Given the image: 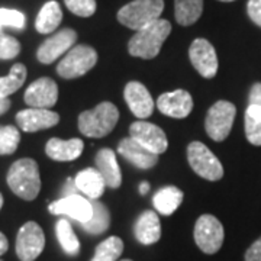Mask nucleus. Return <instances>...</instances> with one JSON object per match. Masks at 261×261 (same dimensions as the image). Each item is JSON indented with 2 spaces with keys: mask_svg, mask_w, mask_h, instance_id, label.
Instances as JSON below:
<instances>
[{
  "mask_svg": "<svg viewBox=\"0 0 261 261\" xmlns=\"http://www.w3.org/2000/svg\"><path fill=\"white\" fill-rule=\"evenodd\" d=\"M245 261H261V237L248 247L244 255Z\"/></svg>",
  "mask_w": 261,
  "mask_h": 261,
  "instance_id": "36",
  "label": "nucleus"
},
{
  "mask_svg": "<svg viewBox=\"0 0 261 261\" xmlns=\"http://www.w3.org/2000/svg\"><path fill=\"white\" fill-rule=\"evenodd\" d=\"M79 192L87 196L90 200H97L103 195L106 183L97 168H84L74 178Z\"/></svg>",
  "mask_w": 261,
  "mask_h": 261,
  "instance_id": "22",
  "label": "nucleus"
},
{
  "mask_svg": "<svg viewBox=\"0 0 261 261\" xmlns=\"http://www.w3.org/2000/svg\"><path fill=\"white\" fill-rule=\"evenodd\" d=\"M20 44L16 38L0 32V60H12L19 56Z\"/></svg>",
  "mask_w": 261,
  "mask_h": 261,
  "instance_id": "34",
  "label": "nucleus"
},
{
  "mask_svg": "<svg viewBox=\"0 0 261 261\" xmlns=\"http://www.w3.org/2000/svg\"><path fill=\"white\" fill-rule=\"evenodd\" d=\"M135 238L144 245L155 244L161 238V224L154 211H145L135 222Z\"/></svg>",
  "mask_w": 261,
  "mask_h": 261,
  "instance_id": "21",
  "label": "nucleus"
},
{
  "mask_svg": "<svg viewBox=\"0 0 261 261\" xmlns=\"http://www.w3.org/2000/svg\"><path fill=\"white\" fill-rule=\"evenodd\" d=\"M8 186L23 200H35L41 190V176L38 163L32 159H20L10 166L8 171Z\"/></svg>",
  "mask_w": 261,
  "mask_h": 261,
  "instance_id": "2",
  "label": "nucleus"
},
{
  "mask_svg": "<svg viewBox=\"0 0 261 261\" xmlns=\"http://www.w3.org/2000/svg\"><path fill=\"white\" fill-rule=\"evenodd\" d=\"M247 13H248V18L261 28V0H248Z\"/></svg>",
  "mask_w": 261,
  "mask_h": 261,
  "instance_id": "35",
  "label": "nucleus"
},
{
  "mask_svg": "<svg viewBox=\"0 0 261 261\" xmlns=\"http://www.w3.org/2000/svg\"><path fill=\"white\" fill-rule=\"evenodd\" d=\"M64 3L67 9L80 18L93 16L96 8H97L96 0H64Z\"/></svg>",
  "mask_w": 261,
  "mask_h": 261,
  "instance_id": "33",
  "label": "nucleus"
},
{
  "mask_svg": "<svg viewBox=\"0 0 261 261\" xmlns=\"http://www.w3.org/2000/svg\"><path fill=\"white\" fill-rule=\"evenodd\" d=\"M61 20H63V10L60 8L58 2L49 0L38 12L35 29L39 34H51L60 27Z\"/></svg>",
  "mask_w": 261,
  "mask_h": 261,
  "instance_id": "23",
  "label": "nucleus"
},
{
  "mask_svg": "<svg viewBox=\"0 0 261 261\" xmlns=\"http://www.w3.org/2000/svg\"><path fill=\"white\" fill-rule=\"evenodd\" d=\"M45 248V235L42 228L29 221L19 229L16 237V255L20 261H35Z\"/></svg>",
  "mask_w": 261,
  "mask_h": 261,
  "instance_id": "9",
  "label": "nucleus"
},
{
  "mask_svg": "<svg viewBox=\"0 0 261 261\" xmlns=\"http://www.w3.org/2000/svg\"><path fill=\"white\" fill-rule=\"evenodd\" d=\"M9 248V243H8V238L5 237V233L0 232V255H3L5 252L8 251Z\"/></svg>",
  "mask_w": 261,
  "mask_h": 261,
  "instance_id": "40",
  "label": "nucleus"
},
{
  "mask_svg": "<svg viewBox=\"0 0 261 261\" xmlns=\"http://www.w3.org/2000/svg\"><path fill=\"white\" fill-rule=\"evenodd\" d=\"M84 144L80 138H71L64 141L60 138H51L45 145V152L51 160L65 163L79 159L83 152Z\"/></svg>",
  "mask_w": 261,
  "mask_h": 261,
  "instance_id": "19",
  "label": "nucleus"
},
{
  "mask_svg": "<svg viewBox=\"0 0 261 261\" xmlns=\"http://www.w3.org/2000/svg\"><path fill=\"white\" fill-rule=\"evenodd\" d=\"M122 261H130V260H122Z\"/></svg>",
  "mask_w": 261,
  "mask_h": 261,
  "instance_id": "44",
  "label": "nucleus"
},
{
  "mask_svg": "<svg viewBox=\"0 0 261 261\" xmlns=\"http://www.w3.org/2000/svg\"><path fill=\"white\" fill-rule=\"evenodd\" d=\"M23 99L29 108L49 109L58 100V86L53 79L41 77L27 89Z\"/></svg>",
  "mask_w": 261,
  "mask_h": 261,
  "instance_id": "14",
  "label": "nucleus"
},
{
  "mask_svg": "<svg viewBox=\"0 0 261 261\" xmlns=\"http://www.w3.org/2000/svg\"><path fill=\"white\" fill-rule=\"evenodd\" d=\"M164 10V0H134L122 6L116 18L126 28L140 31L159 20Z\"/></svg>",
  "mask_w": 261,
  "mask_h": 261,
  "instance_id": "4",
  "label": "nucleus"
},
{
  "mask_svg": "<svg viewBox=\"0 0 261 261\" xmlns=\"http://www.w3.org/2000/svg\"><path fill=\"white\" fill-rule=\"evenodd\" d=\"M219 2H225V3H229V2H235V0H219Z\"/></svg>",
  "mask_w": 261,
  "mask_h": 261,
  "instance_id": "43",
  "label": "nucleus"
},
{
  "mask_svg": "<svg viewBox=\"0 0 261 261\" xmlns=\"http://www.w3.org/2000/svg\"><path fill=\"white\" fill-rule=\"evenodd\" d=\"M189 58L196 71L205 79H214L218 73V57L214 45L203 38H197L189 48Z\"/></svg>",
  "mask_w": 261,
  "mask_h": 261,
  "instance_id": "12",
  "label": "nucleus"
},
{
  "mask_svg": "<svg viewBox=\"0 0 261 261\" xmlns=\"http://www.w3.org/2000/svg\"><path fill=\"white\" fill-rule=\"evenodd\" d=\"M77 192H79V189H77V186H75L74 178H68V180L65 181L64 190H63V196L75 195Z\"/></svg>",
  "mask_w": 261,
  "mask_h": 261,
  "instance_id": "38",
  "label": "nucleus"
},
{
  "mask_svg": "<svg viewBox=\"0 0 261 261\" xmlns=\"http://www.w3.org/2000/svg\"><path fill=\"white\" fill-rule=\"evenodd\" d=\"M183 192L176 186H166L159 190L154 197L152 203L155 211L161 215H173L178 209V206L183 202Z\"/></svg>",
  "mask_w": 261,
  "mask_h": 261,
  "instance_id": "24",
  "label": "nucleus"
},
{
  "mask_svg": "<svg viewBox=\"0 0 261 261\" xmlns=\"http://www.w3.org/2000/svg\"><path fill=\"white\" fill-rule=\"evenodd\" d=\"M10 105L12 103H10L9 97H0V116L9 111Z\"/></svg>",
  "mask_w": 261,
  "mask_h": 261,
  "instance_id": "39",
  "label": "nucleus"
},
{
  "mask_svg": "<svg viewBox=\"0 0 261 261\" xmlns=\"http://www.w3.org/2000/svg\"><path fill=\"white\" fill-rule=\"evenodd\" d=\"M49 214L53 215H65L71 219H74L80 224L87 222L93 215V206L92 200L80 195L63 196L56 202L49 205Z\"/></svg>",
  "mask_w": 261,
  "mask_h": 261,
  "instance_id": "13",
  "label": "nucleus"
},
{
  "mask_svg": "<svg viewBox=\"0 0 261 261\" xmlns=\"http://www.w3.org/2000/svg\"><path fill=\"white\" fill-rule=\"evenodd\" d=\"M155 105L163 115L174 119H183L187 118L193 109V97L189 92L180 89L161 94Z\"/></svg>",
  "mask_w": 261,
  "mask_h": 261,
  "instance_id": "15",
  "label": "nucleus"
},
{
  "mask_svg": "<svg viewBox=\"0 0 261 261\" xmlns=\"http://www.w3.org/2000/svg\"><path fill=\"white\" fill-rule=\"evenodd\" d=\"M60 122V115L49 109L28 108L16 113V123L23 132L49 129Z\"/></svg>",
  "mask_w": 261,
  "mask_h": 261,
  "instance_id": "16",
  "label": "nucleus"
},
{
  "mask_svg": "<svg viewBox=\"0 0 261 261\" xmlns=\"http://www.w3.org/2000/svg\"><path fill=\"white\" fill-rule=\"evenodd\" d=\"M125 102L128 103L130 112L138 119H145L154 112V100L149 94L148 89L140 82H129L123 90Z\"/></svg>",
  "mask_w": 261,
  "mask_h": 261,
  "instance_id": "17",
  "label": "nucleus"
},
{
  "mask_svg": "<svg viewBox=\"0 0 261 261\" xmlns=\"http://www.w3.org/2000/svg\"><path fill=\"white\" fill-rule=\"evenodd\" d=\"M149 192V183L147 181H142L140 185V193L141 195H147Z\"/></svg>",
  "mask_w": 261,
  "mask_h": 261,
  "instance_id": "41",
  "label": "nucleus"
},
{
  "mask_svg": "<svg viewBox=\"0 0 261 261\" xmlns=\"http://www.w3.org/2000/svg\"><path fill=\"white\" fill-rule=\"evenodd\" d=\"M92 206H93V215L87 222L82 224V226L86 232L92 233V235H99V233L108 231V228L111 225V214H109L108 207L97 200H93Z\"/></svg>",
  "mask_w": 261,
  "mask_h": 261,
  "instance_id": "26",
  "label": "nucleus"
},
{
  "mask_svg": "<svg viewBox=\"0 0 261 261\" xmlns=\"http://www.w3.org/2000/svg\"><path fill=\"white\" fill-rule=\"evenodd\" d=\"M96 168L105 178L106 186L111 189H118L122 185V173L121 167L118 164L116 155L111 148H103L96 154Z\"/></svg>",
  "mask_w": 261,
  "mask_h": 261,
  "instance_id": "20",
  "label": "nucleus"
},
{
  "mask_svg": "<svg viewBox=\"0 0 261 261\" xmlns=\"http://www.w3.org/2000/svg\"><path fill=\"white\" fill-rule=\"evenodd\" d=\"M20 134L16 126L2 125L0 126V155H10L19 147Z\"/></svg>",
  "mask_w": 261,
  "mask_h": 261,
  "instance_id": "31",
  "label": "nucleus"
},
{
  "mask_svg": "<svg viewBox=\"0 0 261 261\" xmlns=\"http://www.w3.org/2000/svg\"><path fill=\"white\" fill-rule=\"evenodd\" d=\"M97 63L96 49L89 45H75L57 65V73L65 80H73L89 73Z\"/></svg>",
  "mask_w": 261,
  "mask_h": 261,
  "instance_id": "6",
  "label": "nucleus"
},
{
  "mask_svg": "<svg viewBox=\"0 0 261 261\" xmlns=\"http://www.w3.org/2000/svg\"><path fill=\"white\" fill-rule=\"evenodd\" d=\"M203 12V0H174V16L178 25L190 27Z\"/></svg>",
  "mask_w": 261,
  "mask_h": 261,
  "instance_id": "25",
  "label": "nucleus"
},
{
  "mask_svg": "<svg viewBox=\"0 0 261 261\" xmlns=\"http://www.w3.org/2000/svg\"><path fill=\"white\" fill-rule=\"evenodd\" d=\"M25 25H27V18L20 10L0 8V32L6 27L8 28L23 29Z\"/></svg>",
  "mask_w": 261,
  "mask_h": 261,
  "instance_id": "32",
  "label": "nucleus"
},
{
  "mask_svg": "<svg viewBox=\"0 0 261 261\" xmlns=\"http://www.w3.org/2000/svg\"><path fill=\"white\" fill-rule=\"evenodd\" d=\"M57 238L61 248L64 250L68 255H77L80 251V241L75 237L73 226L68 222V219H60L56 226Z\"/></svg>",
  "mask_w": 261,
  "mask_h": 261,
  "instance_id": "29",
  "label": "nucleus"
},
{
  "mask_svg": "<svg viewBox=\"0 0 261 261\" xmlns=\"http://www.w3.org/2000/svg\"><path fill=\"white\" fill-rule=\"evenodd\" d=\"M118 152L130 164L141 170H149L159 163V155L151 152L149 149L144 148L134 138H123L118 145Z\"/></svg>",
  "mask_w": 261,
  "mask_h": 261,
  "instance_id": "18",
  "label": "nucleus"
},
{
  "mask_svg": "<svg viewBox=\"0 0 261 261\" xmlns=\"http://www.w3.org/2000/svg\"><path fill=\"white\" fill-rule=\"evenodd\" d=\"M2 206H3V195L0 193V209H2Z\"/></svg>",
  "mask_w": 261,
  "mask_h": 261,
  "instance_id": "42",
  "label": "nucleus"
},
{
  "mask_svg": "<svg viewBox=\"0 0 261 261\" xmlns=\"http://www.w3.org/2000/svg\"><path fill=\"white\" fill-rule=\"evenodd\" d=\"M27 80V67L23 64H15L10 68L9 74L0 77V97H9L18 92Z\"/></svg>",
  "mask_w": 261,
  "mask_h": 261,
  "instance_id": "27",
  "label": "nucleus"
},
{
  "mask_svg": "<svg viewBox=\"0 0 261 261\" xmlns=\"http://www.w3.org/2000/svg\"><path fill=\"white\" fill-rule=\"evenodd\" d=\"M123 251V243L119 237H109L96 247L92 261H116Z\"/></svg>",
  "mask_w": 261,
  "mask_h": 261,
  "instance_id": "30",
  "label": "nucleus"
},
{
  "mask_svg": "<svg viewBox=\"0 0 261 261\" xmlns=\"http://www.w3.org/2000/svg\"><path fill=\"white\" fill-rule=\"evenodd\" d=\"M77 41V32L71 28H64L47 38L37 51V58L42 64H51L58 57L67 54Z\"/></svg>",
  "mask_w": 261,
  "mask_h": 261,
  "instance_id": "10",
  "label": "nucleus"
},
{
  "mask_svg": "<svg viewBox=\"0 0 261 261\" xmlns=\"http://www.w3.org/2000/svg\"><path fill=\"white\" fill-rule=\"evenodd\" d=\"M171 32V23L166 19L160 18L159 20L147 25L134 34L128 42V51L132 57L142 60H152L159 56L164 41Z\"/></svg>",
  "mask_w": 261,
  "mask_h": 261,
  "instance_id": "1",
  "label": "nucleus"
},
{
  "mask_svg": "<svg viewBox=\"0 0 261 261\" xmlns=\"http://www.w3.org/2000/svg\"><path fill=\"white\" fill-rule=\"evenodd\" d=\"M245 137L250 144L261 147V106L248 105L245 111Z\"/></svg>",
  "mask_w": 261,
  "mask_h": 261,
  "instance_id": "28",
  "label": "nucleus"
},
{
  "mask_svg": "<svg viewBox=\"0 0 261 261\" xmlns=\"http://www.w3.org/2000/svg\"><path fill=\"white\" fill-rule=\"evenodd\" d=\"M129 137L134 138L144 148L149 149L154 154H163L167 151L168 141L166 132L160 126L145 121H137L130 125Z\"/></svg>",
  "mask_w": 261,
  "mask_h": 261,
  "instance_id": "11",
  "label": "nucleus"
},
{
  "mask_svg": "<svg viewBox=\"0 0 261 261\" xmlns=\"http://www.w3.org/2000/svg\"><path fill=\"white\" fill-rule=\"evenodd\" d=\"M187 161L197 176L209 181H218L224 177V167L203 142L193 141L187 147Z\"/></svg>",
  "mask_w": 261,
  "mask_h": 261,
  "instance_id": "5",
  "label": "nucleus"
},
{
  "mask_svg": "<svg viewBox=\"0 0 261 261\" xmlns=\"http://www.w3.org/2000/svg\"><path fill=\"white\" fill-rule=\"evenodd\" d=\"M118 119V108L111 102H102L92 111H84L79 115V129L84 137L103 138L112 132Z\"/></svg>",
  "mask_w": 261,
  "mask_h": 261,
  "instance_id": "3",
  "label": "nucleus"
},
{
  "mask_svg": "<svg viewBox=\"0 0 261 261\" xmlns=\"http://www.w3.org/2000/svg\"><path fill=\"white\" fill-rule=\"evenodd\" d=\"M237 115L235 105L228 100H218L211 106L206 113L205 129L209 138L216 142H222L231 134Z\"/></svg>",
  "mask_w": 261,
  "mask_h": 261,
  "instance_id": "7",
  "label": "nucleus"
},
{
  "mask_svg": "<svg viewBox=\"0 0 261 261\" xmlns=\"http://www.w3.org/2000/svg\"><path fill=\"white\" fill-rule=\"evenodd\" d=\"M248 105L261 106V83H254L248 94Z\"/></svg>",
  "mask_w": 261,
  "mask_h": 261,
  "instance_id": "37",
  "label": "nucleus"
},
{
  "mask_svg": "<svg viewBox=\"0 0 261 261\" xmlns=\"http://www.w3.org/2000/svg\"><path fill=\"white\" fill-rule=\"evenodd\" d=\"M193 237L196 245L205 254H216L224 244V225L214 215H202L196 221Z\"/></svg>",
  "mask_w": 261,
  "mask_h": 261,
  "instance_id": "8",
  "label": "nucleus"
}]
</instances>
